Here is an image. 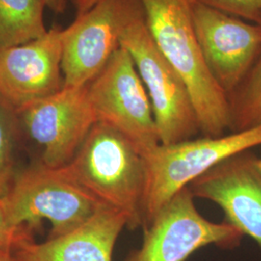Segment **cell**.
Wrapping results in <instances>:
<instances>
[{"label": "cell", "mask_w": 261, "mask_h": 261, "mask_svg": "<svg viewBox=\"0 0 261 261\" xmlns=\"http://www.w3.org/2000/svg\"><path fill=\"white\" fill-rule=\"evenodd\" d=\"M147 28L162 55L190 92L203 137L231 128L228 96L206 64L193 22L195 0H139Z\"/></svg>", "instance_id": "6da1fadb"}, {"label": "cell", "mask_w": 261, "mask_h": 261, "mask_svg": "<svg viewBox=\"0 0 261 261\" xmlns=\"http://www.w3.org/2000/svg\"><path fill=\"white\" fill-rule=\"evenodd\" d=\"M61 168L102 204L124 215L127 228L143 227L146 161L120 132L96 122L75 156Z\"/></svg>", "instance_id": "7a4b0ae2"}, {"label": "cell", "mask_w": 261, "mask_h": 261, "mask_svg": "<svg viewBox=\"0 0 261 261\" xmlns=\"http://www.w3.org/2000/svg\"><path fill=\"white\" fill-rule=\"evenodd\" d=\"M120 46L129 54L149 96L161 144L195 139L200 132L190 92L150 34L139 0H130Z\"/></svg>", "instance_id": "3957f363"}, {"label": "cell", "mask_w": 261, "mask_h": 261, "mask_svg": "<svg viewBox=\"0 0 261 261\" xmlns=\"http://www.w3.org/2000/svg\"><path fill=\"white\" fill-rule=\"evenodd\" d=\"M3 201L13 229L25 233L23 226L31 227L47 220L51 225L49 238L79 228L106 206L79 186L62 168H47L42 164L17 175Z\"/></svg>", "instance_id": "277c9868"}, {"label": "cell", "mask_w": 261, "mask_h": 261, "mask_svg": "<svg viewBox=\"0 0 261 261\" xmlns=\"http://www.w3.org/2000/svg\"><path fill=\"white\" fill-rule=\"evenodd\" d=\"M261 145V123L220 137L160 144L145 157L147 183L143 227L181 190L224 160ZM142 227V228H143Z\"/></svg>", "instance_id": "5b68a950"}, {"label": "cell", "mask_w": 261, "mask_h": 261, "mask_svg": "<svg viewBox=\"0 0 261 261\" xmlns=\"http://www.w3.org/2000/svg\"><path fill=\"white\" fill-rule=\"evenodd\" d=\"M87 92L97 122L120 132L143 156L161 144L149 96L124 47L112 55Z\"/></svg>", "instance_id": "8992f818"}, {"label": "cell", "mask_w": 261, "mask_h": 261, "mask_svg": "<svg viewBox=\"0 0 261 261\" xmlns=\"http://www.w3.org/2000/svg\"><path fill=\"white\" fill-rule=\"evenodd\" d=\"M139 249L125 261H185L209 245L234 249L244 234L227 223H214L200 214L186 187L164 206L143 228Z\"/></svg>", "instance_id": "52a82bcc"}, {"label": "cell", "mask_w": 261, "mask_h": 261, "mask_svg": "<svg viewBox=\"0 0 261 261\" xmlns=\"http://www.w3.org/2000/svg\"><path fill=\"white\" fill-rule=\"evenodd\" d=\"M19 120L42 147V165L66 166L97 122L87 85L63 87L59 92L21 110Z\"/></svg>", "instance_id": "ba28073f"}, {"label": "cell", "mask_w": 261, "mask_h": 261, "mask_svg": "<svg viewBox=\"0 0 261 261\" xmlns=\"http://www.w3.org/2000/svg\"><path fill=\"white\" fill-rule=\"evenodd\" d=\"M129 1L103 0L63 29V87L88 85L120 47Z\"/></svg>", "instance_id": "9c48e42d"}, {"label": "cell", "mask_w": 261, "mask_h": 261, "mask_svg": "<svg viewBox=\"0 0 261 261\" xmlns=\"http://www.w3.org/2000/svg\"><path fill=\"white\" fill-rule=\"evenodd\" d=\"M193 22L206 64L227 94L240 84L261 48V27L195 0Z\"/></svg>", "instance_id": "30bf717a"}, {"label": "cell", "mask_w": 261, "mask_h": 261, "mask_svg": "<svg viewBox=\"0 0 261 261\" xmlns=\"http://www.w3.org/2000/svg\"><path fill=\"white\" fill-rule=\"evenodd\" d=\"M188 188L220 206L227 224L252 237L261 250V167L250 150L218 164Z\"/></svg>", "instance_id": "8fae6325"}, {"label": "cell", "mask_w": 261, "mask_h": 261, "mask_svg": "<svg viewBox=\"0 0 261 261\" xmlns=\"http://www.w3.org/2000/svg\"><path fill=\"white\" fill-rule=\"evenodd\" d=\"M62 31L0 51V97L17 112L63 88Z\"/></svg>", "instance_id": "7c38bea8"}, {"label": "cell", "mask_w": 261, "mask_h": 261, "mask_svg": "<svg viewBox=\"0 0 261 261\" xmlns=\"http://www.w3.org/2000/svg\"><path fill=\"white\" fill-rule=\"evenodd\" d=\"M125 227V216L105 206L79 228L46 242L22 236L12 253L15 261H112L114 246Z\"/></svg>", "instance_id": "4fadbf2b"}, {"label": "cell", "mask_w": 261, "mask_h": 261, "mask_svg": "<svg viewBox=\"0 0 261 261\" xmlns=\"http://www.w3.org/2000/svg\"><path fill=\"white\" fill-rule=\"evenodd\" d=\"M44 0H0V51L44 36Z\"/></svg>", "instance_id": "5bb4252c"}, {"label": "cell", "mask_w": 261, "mask_h": 261, "mask_svg": "<svg viewBox=\"0 0 261 261\" xmlns=\"http://www.w3.org/2000/svg\"><path fill=\"white\" fill-rule=\"evenodd\" d=\"M257 24L261 27V18ZM231 113L230 132H239L261 123V48L253 65L240 84L228 95Z\"/></svg>", "instance_id": "9a60e30c"}, {"label": "cell", "mask_w": 261, "mask_h": 261, "mask_svg": "<svg viewBox=\"0 0 261 261\" xmlns=\"http://www.w3.org/2000/svg\"><path fill=\"white\" fill-rule=\"evenodd\" d=\"M19 122L18 112L0 97V198L16 179L14 148Z\"/></svg>", "instance_id": "2e32d148"}, {"label": "cell", "mask_w": 261, "mask_h": 261, "mask_svg": "<svg viewBox=\"0 0 261 261\" xmlns=\"http://www.w3.org/2000/svg\"><path fill=\"white\" fill-rule=\"evenodd\" d=\"M239 19L257 23L261 18V0H197Z\"/></svg>", "instance_id": "e0dca14e"}, {"label": "cell", "mask_w": 261, "mask_h": 261, "mask_svg": "<svg viewBox=\"0 0 261 261\" xmlns=\"http://www.w3.org/2000/svg\"><path fill=\"white\" fill-rule=\"evenodd\" d=\"M27 233H19L10 225L3 197L0 198V250H12L15 244Z\"/></svg>", "instance_id": "ac0fdd59"}, {"label": "cell", "mask_w": 261, "mask_h": 261, "mask_svg": "<svg viewBox=\"0 0 261 261\" xmlns=\"http://www.w3.org/2000/svg\"><path fill=\"white\" fill-rule=\"evenodd\" d=\"M103 0H72L75 10H76V15H83L88 10L91 9L96 4L102 2Z\"/></svg>", "instance_id": "d6986e66"}, {"label": "cell", "mask_w": 261, "mask_h": 261, "mask_svg": "<svg viewBox=\"0 0 261 261\" xmlns=\"http://www.w3.org/2000/svg\"><path fill=\"white\" fill-rule=\"evenodd\" d=\"M46 6L56 13H62L65 9L66 0H44Z\"/></svg>", "instance_id": "ffe728a7"}, {"label": "cell", "mask_w": 261, "mask_h": 261, "mask_svg": "<svg viewBox=\"0 0 261 261\" xmlns=\"http://www.w3.org/2000/svg\"><path fill=\"white\" fill-rule=\"evenodd\" d=\"M0 261H15L12 250L10 249L0 250Z\"/></svg>", "instance_id": "44dd1931"}, {"label": "cell", "mask_w": 261, "mask_h": 261, "mask_svg": "<svg viewBox=\"0 0 261 261\" xmlns=\"http://www.w3.org/2000/svg\"><path fill=\"white\" fill-rule=\"evenodd\" d=\"M259 165H260L261 167V159H259Z\"/></svg>", "instance_id": "7402d4cb"}]
</instances>
